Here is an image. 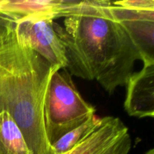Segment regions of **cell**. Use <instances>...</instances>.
<instances>
[{
	"label": "cell",
	"instance_id": "cell-9",
	"mask_svg": "<svg viewBox=\"0 0 154 154\" xmlns=\"http://www.w3.org/2000/svg\"><path fill=\"white\" fill-rule=\"evenodd\" d=\"M0 154H32L20 129L6 111H0Z\"/></svg>",
	"mask_w": 154,
	"mask_h": 154
},
{
	"label": "cell",
	"instance_id": "cell-11",
	"mask_svg": "<svg viewBox=\"0 0 154 154\" xmlns=\"http://www.w3.org/2000/svg\"><path fill=\"white\" fill-rule=\"evenodd\" d=\"M113 2L128 10L154 11V0H123Z\"/></svg>",
	"mask_w": 154,
	"mask_h": 154
},
{
	"label": "cell",
	"instance_id": "cell-4",
	"mask_svg": "<svg viewBox=\"0 0 154 154\" xmlns=\"http://www.w3.org/2000/svg\"><path fill=\"white\" fill-rule=\"evenodd\" d=\"M55 20L53 16L36 15L14 21L17 35L33 51L52 66L66 69L67 60L64 46L53 26Z\"/></svg>",
	"mask_w": 154,
	"mask_h": 154
},
{
	"label": "cell",
	"instance_id": "cell-8",
	"mask_svg": "<svg viewBox=\"0 0 154 154\" xmlns=\"http://www.w3.org/2000/svg\"><path fill=\"white\" fill-rule=\"evenodd\" d=\"M73 0H0V13L14 20L36 15L64 17L76 3Z\"/></svg>",
	"mask_w": 154,
	"mask_h": 154
},
{
	"label": "cell",
	"instance_id": "cell-2",
	"mask_svg": "<svg viewBox=\"0 0 154 154\" xmlns=\"http://www.w3.org/2000/svg\"><path fill=\"white\" fill-rule=\"evenodd\" d=\"M59 70L18 35L14 20L0 13V111L11 115L32 154H53L42 111L51 77Z\"/></svg>",
	"mask_w": 154,
	"mask_h": 154
},
{
	"label": "cell",
	"instance_id": "cell-12",
	"mask_svg": "<svg viewBox=\"0 0 154 154\" xmlns=\"http://www.w3.org/2000/svg\"><path fill=\"white\" fill-rule=\"evenodd\" d=\"M144 154H154V149H150V150H148L147 152H146Z\"/></svg>",
	"mask_w": 154,
	"mask_h": 154
},
{
	"label": "cell",
	"instance_id": "cell-7",
	"mask_svg": "<svg viewBox=\"0 0 154 154\" xmlns=\"http://www.w3.org/2000/svg\"><path fill=\"white\" fill-rule=\"evenodd\" d=\"M124 109L130 117L153 118L154 63H144L142 69L133 72L126 84Z\"/></svg>",
	"mask_w": 154,
	"mask_h": 154
},
{
	"label": "cell",
	"instance_id": "cell-1",
	"mask_svg": "<svg viewBox=\"0 0 154 154\" xmlns=\"http://www.w3.org/2000/svg\"><path fill=\"white\" fill-rule=\"evenodd\" d=\"M108 0L77 1L63 26L54 30L65 48L71 76L96 81L109 95L126 86L141 57L130 37L114 19Z\"/></svg>",
	"mask_w": 154,
	"mask_h": 154
},
{
	"label": "cell",
	"instance_id": "cell-10",
	"mask_svg": "<svg viewBox=\"0 0 154 154\" xmlns=\"http://www.w3.org/2000/svg\"><path fill=\"white\" fill-rule=\"evenodd\" d=\"M102 117L95 114L81 126L72 129L51 145L53 154H63L69 152L87 139L102 125Z\"/></svg>",
	"mask_w": 154,
	"mask_h": 154
},
{
	"label": "cell",
	"instance_id": "cell-5",
	"mask_svg": "<svg viewBox=\"0 0 154 154\" xmlns=\"http://www.w3.org/2000/svg\"><path fill=\"white\" fill-rule=\"evenodd\" d=\"M132 138L119 117H102V125L87 139L63 154H129Z\"/></svg>",
	"mask_w": 154,
	"mask_h": 154
},
{
	"label": "cell",
	"instance_id": "cell-6",
	"mask_svg": "<svg viewBox=\"0 0 154 154\" xmlns=\"http://www.w3.org/2000/svg\"><path fill=\"white\" fill-rule=\"evenodd\" d=\"M110 8L138 49L143 63H154V11L128 10L113 2Z\"/></svg>",
	"mask_w": 154,
	"mask_h": 154
},
{
	"label": "cell",
	"instance_id": "cell-3",
	"mask_svg": "<svg viewBox=\"0 0 154 154\" xmlns=\"http://www.w3.org/2000/svg\"><path fill=\"white\" fill-rule=\"evenodd\" d=\"M43 123L50 145L96 114L94 107L84 100L66 69L53 75L43 103Z\"/></svg>",
	"mask_w": 154,
	"mask_h": 154
}]
</instances>
